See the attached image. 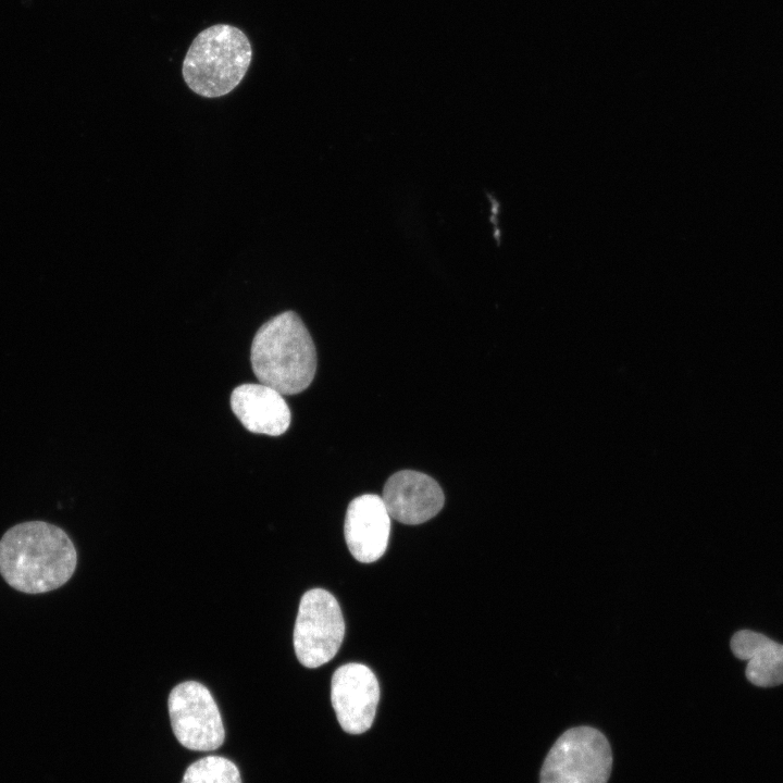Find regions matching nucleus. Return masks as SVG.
Instances as JSON below:
<instances>
[{
	"label": "nucleus",
	"mask_w": 783,
	"mask_h": 783,
	"mask_svg": "<svg viewBox=\"0 0 783 783\" xmlns=\"http://www.w3.org/2000/svg\"><path fill=\"white\" fill-rule=\"evenodd\" d=\"M76 563L73 542L63 530L47 522L20 523L0 539V574L18 592L57 589L71 579Z\"/></svg>",
	"instance_id": "f257e3e1"
},
{
	"label": "nucleus",
	"mask_w": 783,
	"mask_h": 783,
	"mask_svg": "<svg viewBox=\"0 0 783 783\" xmlns=\"http://www.w3.org/2000/svg\"><path fill=\"white\" fill-rule=\"evenodd\" d=\"M251 368L262 384L282 395L303 391L316 370V351L302 320L285 311L265 322L251 344Z\"/></svg>",
	"instance_id": "f03ea898"
},
{
	"label": "nucleus",
	"mask_w": 783,
	"mask_h": 783,
	"mask_svg": "<svg viewBox=\"0 0 783 783\" xmlns=\"http://www.w3.org/2000/svg\"><path fill=\"white\" fill-rule=\"evenodd\" d=\"M251 58L250 41L239 28L216 24L203 29L191 42L183 61V78L199 96H225L239 85Z\"/></svg>",
	"instance_id": "7ed1b4c3"
},
{
	"label": "nucleus",
	"mask_w": 783,
	"mask_h": 783,
	"mask_svg": "<svg viewBox=\"0 0 783 783\" xmlns=\"http://www.w3.org/2000/svg\"><path fill=\"white\" fill-rule=\"evenodd\" d=\"M612 753L606 736L591 726L562 733L540 769V783H607Z\"/></svg>",
	"instance_id": "20e7f679"
},
{
	"label": "nucleus",
	"mask_w": 783,
	"mask_h": 783,
	"mask_svg": "<svg viewBox=\"0 0 783 783\" xmlns=\"http://www.w3.org/2000/svg\"><path fill=\"white\" fill-rule=\"evenodd\" d=\"M345 635V621L335 597L322 588L306 592L294 629V648L299 662L318 668L337 654Z\"/></svg>",
	"instance_id": "39448f33"
},
{
	"label": "nucleus",
	"mask_w": 783,
	"mask_h": 783,
	"mask_svg": "<svg viewBox=\"0 0 783 783\" xmlns=\"http://www.w3.org/2000/svg\"><path fill=\"white\" fill-rule=\"evenodd\" d=\"M167 709L176 739L185 748L210 751L225 741V728L209 689L197 681L177 684L170 693Z\"/></svg>",
	"instance_id": "423d86ee"
},
{
	"label": "nucleus",
	"mask_w": 783,
	"mask_h": 783,
	"mask_svg": "<svg viewBox=\"0 0 783 783\" xmlns=\"http://www.w3.org/2000/svg\"><path fill=\"white\" fill-rule=\"evenodd\" d=\"M331 699L343 730L364 733L373 723L380 700L377 679L364 664H344L333 674Z\"/></svg>",
	"instance_id": "0eeeda50"
},
{
	"label": "nucleus",
	"mask_w": 783,
	"mask_h": 783,
	"mask_svg": "<svg viewBox=\"0 0 783 783\" xmlns=\"http://www.w3.org/2000/svg\"><path fill=\"white\" fill-rule=\"evenodd\" d=\"M382 498L390 518L409 525L432 519L445 501L442 487L433 477L412 470L393 474L385 483Z\"/></svg>",
	"instance_id": "6e6552de"
},
{
	"label": "nucleus",
	"mask_w": 783,
	"mask_h": 783,
	"mask_svg": "<svg viewBox=\"0 0 783 783\" xmlns=\"http://www.w3.org/2000/svg\"><path fill=\"white\" fill-rule=\"evenodd\" d=\"M345 539L356 560L371 563L380 559L388 545L390 515L381 496L365 494L348 506Z\"/></svg>",
	"instance_id": "1a4fd4ad"
},
{
	"label": "nucleus",
	"mask_w": 783,
	"mask_h": 783,
	"mask_svg": "<svg viewBox=\"0 0 783 783\" xmlns=\"http://www.w3.org/2000/svg\"><path fill=\"white\" fill-rule=\"evenodd\" d=\"M231 408L252 433L278 436L290 424V410L283 395L262 383L237 386L231 395Z\"/></svg>",
	"instance_id": "9d476101"
},
{
	"label": "nucleus",
	"mask_w": 783,
	"mask_h": 783,
	"mask_svg": "<svg viewBox=\"0 0 783 783\" xmlns=\"http://www.w3.org/2000/svg\"><path fill=\"white\" fill-rule=\"evenodd\" d=\"M733 654L747 661L746 676L761 687L783 683V644L750 630L736 632L731 639Z\"/></svg>",
	"instance_id": "9b49d317"
},
{
	"label": "nucleus",
	"mask_w": 783,
	"mask_h": 783,
	"mask_svg": "<svg viewBox=\"0 0 783 783\" xmlns=\"http://www.w3.org/2000/svg\"><path fill=\"white\" fill-rule=\"evenodd\" d=\"M181 783H243L240 771L229 759L206 756L187 767Z\"/></svg>",
	"instance_id": "f8f14e48"
}]
</instances>
